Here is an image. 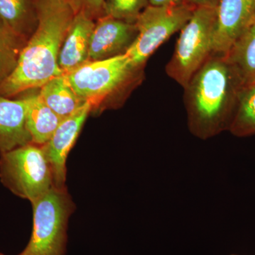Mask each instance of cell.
<instances>
[{
    "mask_svg": "<svg viewBox=\"0 0 255 255\" xmlns=\"http://www.w3.org/2000/svg\"><path fill=\"white\" fill-rule=\"evenodd\" d=\"M244 87L224 55H210L184 88L191 133L206 140L229 131Z\"/></svg>",
    "mask_w": 255,
    "mask_h": 255,
    "instance_id": "1",
    "label": "cell"
},
{
    "mask_svg": "<svg viewBox=\"0 0 255 255\" xmlns=\"http://www.w3.org/2000/svg\"><path fill=\"white\" fill-rule=\"evenodd\" d=\"M36 1L38 26L23 47L14 72L0 85V95L7 98L41 88L64 74L58 58L76 13L67 0Z\"/></svg>",
    "mask_w": 255,
    "mask_h": 255,
    "instance_id": "2",
    "label": "cell"
},
{
    "mask_svg": "<svg viewBox=\"0 0 255 255\" xmlns=\"http://www.w3.org/2000/svg\"><path fill=\"white\" fill-rule=\"evenodd\" d=\"M142 69L132 64L127 55L89 61L65 74L79 98L91 105L92 110L103 105H119L142 79Z\"/></svg>",
    "mask_w": 255,
    "mask_h": 255,
    "instance_id": "3",
    "label": "cell"
},
{
    "mask_svg": "<svg viewBox=\"0 0 255 255\" xmlns=\"http://www.w3.org/2000/svg\"><path fill=\"white\" fill-rule=\"evenodd\" d=\"M31 204V238L18 255H66L68 221L75 210L67 187H53Z\"/></svg>",
    "mask_w": 255,
    "mask_h": 255,
    "instance_id": "4",
    "label": "cell"
},
{
    "mask_svg": "<svg viewBox=\"0 0 255 255\" xmlns=\"http://www.w3.org/2000/svg\"><path fill=\"white\" fill-rule=\"evenodd\" d=\"M0 181L14 195L31 203L55 187L43 145L31 142L0 152Z\"/></svg>",
    "mask_w": 255,
    "mask_h": 255,
    "instance_id": "5",
    "label": "cell"
},
{
    "mask_svg": "<svg viewBox=\"0 0 255 255\" xmlns=\"http://www.w3.org/2000/svg\"><path fill=\"white\" fill-rule=\"evenodd\" d=\"M217 6H197L181 30L166 73L184 88L213 53Z\"/></svg>",
    "mask_w": 255,
    "mask_h": 255,
    "instance_id": "6",
    "label": "cell"
},
{
    "mask_svg": "<svg viewBox=\"0 0 255 255\" xmlns=\"http://www.w3.org/2000/svg\"><path fill=\"white\" fill-rule=\"evenodd\" d=\"M196 7L184 1L166 6L149 4L135 21L136 38L125 54L135 67L143 68L152 53L187 24Z\"/></svg>",
    "mask_w": 255,
    "mask_h": 255,
    "instance_id": "7",
    "label": "cell"
},
{
    "mask_svg": "<svg viewBox=\"0 0 255 255\" xmlns=\"http://www.w3.org/2000/svg\"><path fill=\"white\" fill-rule=\"evenodd\" d=\"M92 110L90 104L82 105L75 113L62 121L50 140L43 145L53 170L55 187H66L68 154Z\"/></svg>",
    "mask_w": 255,
    "mask_h": 255,
    "instance_id": "8",
    "label": "cell"
},
{
    "mask_svg": "<svg viewBox=\"0 0 255 255\" xmlns=\"http://www.w3.org/2000/svg\"><path fill=\"white\" fill-rule=\"evenodd\" d=\"M255 0H219L213 53L225 55L253 23Z\"/></svg>",
    "mask_w": 255,
    "mask_h": 255,
    "instance_id": "9",
    "label": "cell"
},
{
    "mask_svg": "<svg viewBox=\"0 0 255 255\" xmlns=\"http://www.w3.org/2000/svg\"><path fill=\"white\" fill-rule=\"evenodd\" d=\"M135 23L109 16L97 20L90 39L89 61H96L125 54L135 41Z\"/></svg>",
    "mask_w": 255,
    "mask_h": 255,
    "instance_id": "10",
    "label": "cell"
},
{
    "mask_svg": "<svg viewBox=\"0 0 255 255\" xmlns=\"http://www.w3.org/2000/svg\"><path fill=\"white\" fill-rule=\"evenodd\" d=\"M95 23V20L82 11L75 14L58 58L64 74L71 73L89 62L90 39Z\"/></svg>",
    "mask_w": 255,
    "mask_h": 255,
    "instance_id": "11",
    "label": "cell"
},
{
    "mask_svg": "<svg viewBox=\"0 0 255 255\" xmlns=\"http://www.w3.org/2000/svg\"><path fill=\"white\" fill-rule=\"evenodd\" d=\"M26 98L11 100L0 95V152L31 143L26 122Z\"/></svg>",
    "mask_w": 255,
    "mask_h": 255,
    "instance_id": "12",
    "label": "cell"
},
{
    "mask_svg": "<svg viewBox=\"0 0 255 255\" xmlns=\"http://www.w3.org/2000/svg\"><path fill=\"white\" fill-rule=\"evenodd\" d=\"M0 22L27 42L38 26L36 0H0Z\"/></svg>",
    "mask_w": 255,
    "mask_h": 255,
    "instance_id": "13",
    "label": "cell"
},
{
    "mask_svg": "<svg viewBox=\"0 0 255 255\" xmlns=\"http://www.w3.org/2000/svg\"><path fill=\"white\" fill-rule=\"evenodd\" d=\"M26 127L32 142L43 145L50 140L64 119L53 112L38 95L25 97Z\"/></svg>",
    "mask_w": 255,
    "mask_h": 255,
    "instance_id": "14",
    "label": "cell"
},
{
    "mask_svg": "<svg viewBox=\"0 0 255 255\" xmlns=\"http://www.w3.org/2000/svg\"><path fill=\"white\" fill-rule=\"evenodd\" d=\"M224 55L245 87L255 83V23L247 28Z\"/></svg>",
    "mask_w": 255,
    "mask_h": 255,
    "instance_id": "15",
    "label": "cell"
},
{
    "mask_svg": "<svg viewBox=\"0 0 255 255\" xmlns=\"http://www.w3.org/2000/svg\"><path fill=\"white\" fill-rule=\"evenodd\" d=\"M39 95L43 102L62 119L72 115L85 104L73 91L65 74L45 84L41 87Z\"/></svg>",
    "mask_w": 255,
    "mask_h": 255,
    "instance_id": "16",
    "label": "cell"
},
{
    "mask_svg": "<svg viewBox=\"0 0 255 255\" xmlns=\"http://www.w3.org/2000/svg\"><path fill=\"white\" fill-rule=\"evenodd\" d=\"M229 132L238 137L255 135V83L243 87Z\"/></svg>",
    "mask_w": 255,
    "mask_h": 255,
    "instance_id": "17",
    "label": "cell"
},
{
    "mask_svg": "<svg viewBox=\"0 0 255 255\" xmlns=\"http://www.w3.org/2000/svg\"><path fill=\"white\" fill-rule=\"evenodd\" d=\"M26 43L0 22V85L14 72Z\"/></svg>",
    "mask_w": 255,
    "mask_h": 255,
    "instance_id": "18",
    "label": "cell"
},
{
    "mask_svg": "<svg viewBox=\"0 0 255 255\" xmlns=\"http://www.w3.org/2000/svg\"><path fill=\"white\" fill-rule=\"evenodd\" d=\"M148 5V0H105V16L135 23Z\"/></svg>",
    "mask_w": 255,
    "mask_h": 255,
    "instance_id": "19",
    "label": "cell"
},
{
    "mask_svg": "<svg viewBox=\"0 0 255 255\" xmlns=\"http://www.w3.org/2000/svg\"><path fill=\"white\" fill-rule=\"evenodd\" d=\"M75 13L82 11L92 19L97 20L105 16V0H67Z\"/></svg>",
    "mask_w": 255,
    "mask_h": 255,
    "instance_id": "20",
    "label": "cell"
},
{
    "mask_svg": "<svg viewBox=\"0 0 255 255\" xmlns=\"http://www.w3.org/2000/svg\"><path fill=\"white\" fill-rule=\"evenodd\" d=\"M195 6H217L219 0H183Z\"/></svg>",
    "mask_w": 255,
    "mask_h": 255,
    "instance_id": "21",
    "label": "cell"
},
{
    "mask_svg": "<svg viewBox=\"0 0 255 255\" xmlns=\"http://www.w3.org/2000/svg\"><path fill=\"white\" fill-rule=\"evenodd\" d=\"M182 1L183 0H148L149 4L152 6H166V5L175 4Z\"/></svg>",
    "mask_w": 255,
    "mask_h": 255,
    "instance_id": "22",
    "label": "cell"
},
{
    "mask_svg": "<svg viewBox=\"0 0 255 255\" xmlns=\"http://www.w3.org/2000/svg\"><path fill=\"white\" fill-rule=\"evenodd\" d=\"M255 23V15L254 16V18H253V23Z\"/></svg>",
    "mask_w": 255,
    "mask_h": 255,
    "instance_id": "23",
    "label": "cell"
},
{
    "mask_svg": "<svg viewBox=\"0 0 255 255\" xmlns=\"http://www.w3.org/2000/svg\"><path fill=\"white\" fill-rule=\"evenodd\" d=\"M0 255H5L3 254V253H0Z\"/></svg>",
    "mask_w": 255,
    "mask_h": 255,
    "instance_id": "24",
    "label": "cell"
},
{
    "mask_svg": "<svg viewBox=\"0 0 255 255\" xmlns=\"http://www.w3.org/2000/svg\"><path fill=\"white\" fill-rule=\"evenodd\" d=\"M235 255V254H233V255Z\"/></svg>",
    "mask_w": 255,
    "mask_h": 255,
    "instance_id": "25",
    "label": "cell"
}]
</instances>
